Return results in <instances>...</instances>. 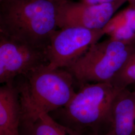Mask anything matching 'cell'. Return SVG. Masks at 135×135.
<instances>
[{"label":"cell","mask_w":135,"mask_h":135,"mask_svg":"<svg viewBox=\"0 0 135 135\" xmlns=\"http://www.w3.org/2000/svg\"><path fill=\"white\" fill-rule=\"evenodd\" d=\"M47 50L0 34V83L14 82L48 64Z\"/></svg>","instance_id":"cell-6"},{"label":"cell","mask_w":135,"mask_h":135,"mask_svg":"<svg viewBox=\"0 0 135 135\" xmlns=\"http://www.w3.org/2000/svg\"><path fill=\"white\" fill-rule=\"evenodd\" d=\"M108 135H135V90H122L113 102Z\"/></svg>","instance_id":"cell-8"},{"label":"cell","mask_w":135,"mask_h":135,"mask_svg":"<svg viewBox=\"0 0 135 135\" xmlns=\"http://www.w3.org/2000/svg\"><path fill=\"white\" fill-rule=\"evenodd\" d=\"M135 50V44L109 38L93 44L69 67L80 86L85 83L110 82Z\"/></svg>","instance_id":"cell-4"},{"label":"cell","mask_w":135,"mask_h":135,"mask_svg":"<svg viewBox=\"0 0 135 135\" xmlns=\"http://www.w3.org/2000/svg\"><path fill=\"white\" fill-rule=\"evenodd\" d=\"M22 77L16 85L23 113L50 114L66 106L76 92L77 83L65 69L47 64Z\"/></svg>","instance_id":"cell-3"},{"label":"cell","mask_w":135,"mask_h":135,"mask_svg":"<svg viewBox=\"0 0 135 135\" xmlns=\"http://www.w3.org/2000/svg\"><path fill=\"white\" fill-rule=\"evenodd\" d=\"M67 104L50 114L81 134L94 132L106 134L110 128L112 107L122 89L111 82L85 83Z\"/></svg>","instance_id":"cell-2"},{"label":"cell","mask_w":135,"mask_h":135,"mask_svg":"<svg viewBox=\"0 0 135 135\" xmlns=\"http://www.w3.org/2000/svg\"><path fill=\"white\" fill-rule=\"evenodd\" d=\"M103 30L109 38L135 44V7L129 5L114 15Z\"/></svg>","instance_id":"cell-11"},{"label":"cell","mask_w":135,"mask_h":135,"mask_svg":"<svg viewBox=\"0 0 135 135\" xmlns=\"http://www.w3.org/2000/svg\"><path fill=\"white\" fill-rule=\"evenodd\" d=\"M61 0H0V34L47 50Z\"/></svg>","instance_id":"cell-1"},{"label":"cell","mask_w":135,"mask_h":135,"mask_svg":"<svg viewBox=\"0 0 135 135\" xmlns=\"http://www.w3.org/2000/svg\"><path fill=\"white\" fill-rule=\"evenodd\" d=\"M127 2H128L129 5L135 7V0H127Z\"/></svg>","instance_id":"cell-15"},{"label":"cell","mask_w":135,"mask_h":135,"mask_svg":"<svg viewBox=\"0 0 135 135\" xmlns=\"http://www.w3.org/2000/svg\"><path fill=\"white\" fill-rule=\"evenodd\" d=\"M117 0H80L81 2L89 4H100L112 3Z\"/></svg>","instance_id":"cell-13"},{"label":"cell","mask_w":135,"mask_h":135,"mask_svg":"<svg viewBox=\"0 0 135 135\" xmlns=\"http://www.w3.org/2000/svg\"><path fill=\"white\" fill-rule=\"evenodd\" d=\"M126 2L127 0H117L110 3L89 4L81 1L61 0L58 7V28L77 27L103 30Z\"/></svg>","instance_id":"cell-7"},{"label":"cell","mask_w":135,"mask_h":135,"mask_svg":"<svg viewBox=\"0 0 135 135\" xmlns=\"http://www.w3.org/2000/svg\"><path fill=\"white\" fill-rule=\"evenodd\" d=\"M105 35L103 30L69 27L57 30L47 48L48 66L66 69Z\"/></svg>","instance_id":"cell-5"},{"label":"cell","mask_w":135,"mask_h":135,"mask_svg":"<svg viewBox=\"0 0 135 135\" xmlns=\"http://www.w3.org/2000/svg\"><path fill=\"white\" fill-rule=\"evenodd\" d=\"M82 135H108V134H100L99 133H97L96 132H87L86 133H83Z\"/></svg>","instance_id":"cell-14"},{"label":"cell","mask_w":135,"mask_h":135,"mask_svg":"<svg viewBox=\"0 0 135 135\" xmlns=\"http://www.w3.org/2000/svg\"><path fill=\"white\" fill-rule=\"evenodd\" d=\"M21 135H82L56 120L50 114L23 113L20 125Z\"/></svg>","instance_id":"cell-10"},{"label":"cell","mask_w":135,"mask_h":135,"mask_svg":"<svg viewBox=\"0 0 135 135\" xmlns=\"http://www.w3.org/2000/svg\"><path fill=\"white\" fill-rule=\"evenodd\" d=\"M110 82L122 90L135 84V50Z\"/></svg>","instance_id":"cell-12"},{"label":"cell","mask_w":135,"mask_h":135,"mask_svg":"<svg viewBox=\"0 0 135 135\" xmlns=\"http://www.w3.org/2000/svg\"><path fill=\"white\" fill-rule=\"evenodd\" d=\"M22 107L14 82L0 88V135H21Z\"/></svg>","instance_id":"cell-9"}]
</instances>
